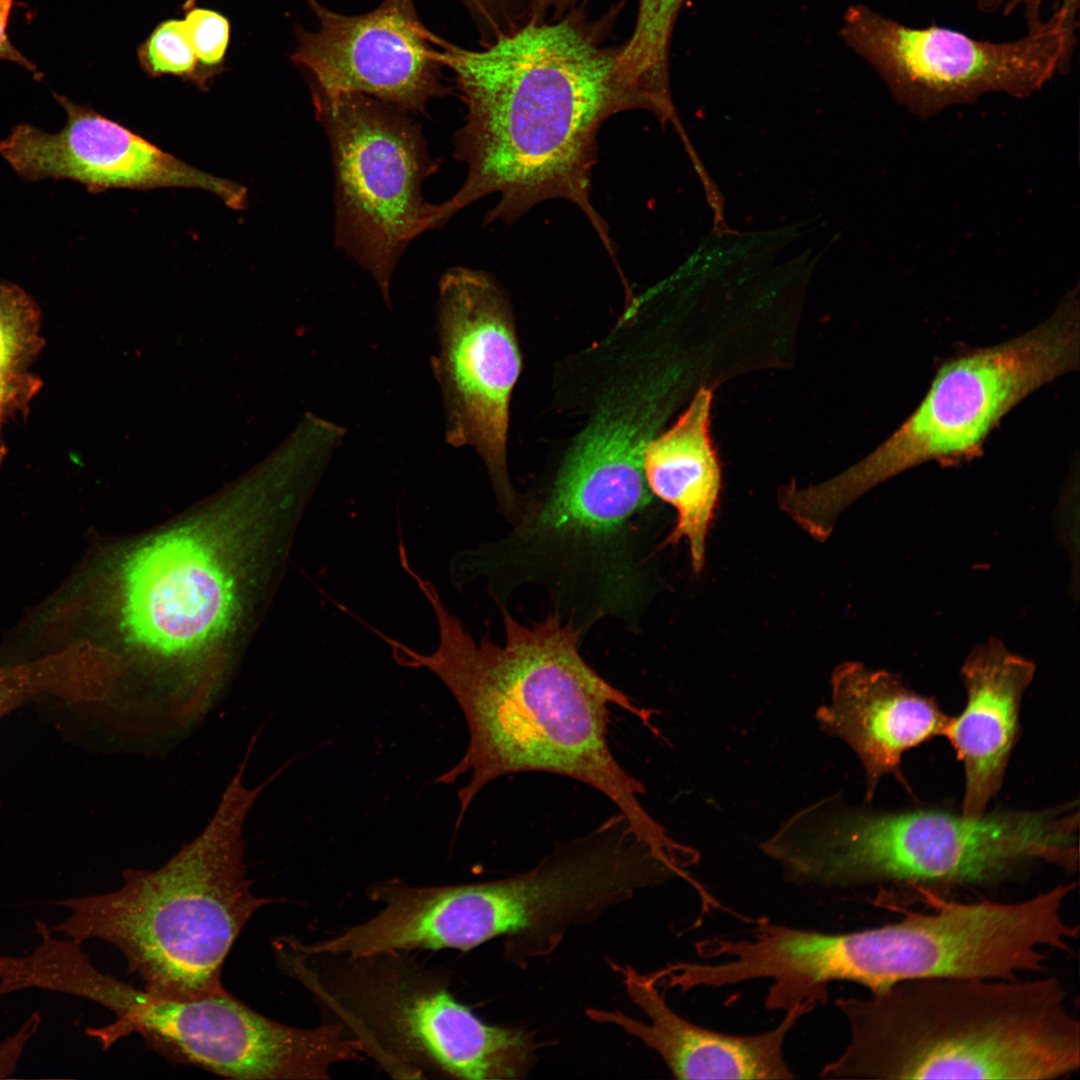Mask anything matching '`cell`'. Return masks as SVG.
<instances>
[{
  "label": "cell",
  "instance_id": "22",
  "mask_svg": "<svg viewBox=\"0 0 1080 1080\" xmlns=\"http://www.w3.org/2000/svg\"><path fill=\"white\" fill-rule=\"evenodd\" d=\"M137 55L141 68L151 77L171 75L207 88L183 19L159 23L138 47Z\"/></svg>",
  "mask_w": 1080,
  "mask_h": 1080
},
{
  "label": "cell",
  "instance_id": "13",
  "mask_svg": "<svg viewBox=\"0 0 1080 1080\" xmlns=\"http://www.w3.org/2000/svg\"><path fill=\"white\" fill-rule=\"evenodd\" d=\"M122 627L163 659L193 655L221 635L235 608L233 580L214 549L192 530L158 535L126 559Z\"/></svg>",
  "mask_w": 1080,
  "mask_h": 1080
},
{
  "label": "cell",
  "instance_id": "2",
  "mask_svg": "<svg viewBox=\"0 0 1080 1080\" xmlns=\"http://www.w3.org/2000/svg\"><path fill=\"white\" fill-rule=\"evenodd\" d=\"M415 582L431 604L439 645L421 654L385 635L396 662L426 668L450 690L469 730L460 761L436 783L452 784L471 773L458 791L456 830L474 798L493 780L510 774L546 772L582 782L603 793L654 853L673 838L639 800L643 784L625 771L609 747V706L616 705L650 727V712L603 679L582 658L581 634L551 612L526 626L502 608L505 644L477 645L443 604L434 585Z\"/></svg>",
  "mask_w": 1080,
  "mask_h": 1080
},
{
  "label": "cell",
  "instance_id": "8",
  "mask_svg": "<svg viewBox=\"0 0 1080 1080\" xmlns=\"http://www.w3.org/2000/svg\"><path fill=\"white\" fill-rule=\"evenodd\" d=\"M310 87L332 156L335 246L371 275L390 307L404 251L451 218L446 201L430 203L422 190L438 165L407 112L364 94Z\"/></svg>",
  "mask_w": 1080,
  "mask_h": 1080
},
{
  "label": "cell",
  "instance_id": "15",
  "mask_svg": "<svg viewBox=\"0 0 1080 1080\" xmlns=\"http://www.w3.org/2000/svg\"><path fill=\"white\" fill-rule=\"evenodd\" d=\"M622 976L630 999L648 1017L638 1021L621 1011L591 1008L589 1018L611 1023L641 1040L665 1062L677 1079H766L795 1078L784 1057L789 1031L815 1004L802 1002L785 1011L773 1029L754 1035L717 1032L686 1020L666 1003L664 994L650 975L630 966L613 964Z\"/></svg>",
  "mask_w": 1080,
  "mask_h": 1080
},
{
  "label": "cell",
  "instance_id": "14",
  "mask_svg": "<svg viewBox=\"0 0 1080 1080\" xmlns=\"http://www.w3.org/2000/svg\"><path fill=\"white\" fill-rule=\"evenodd\" d=\"M66 123L51 133L19 124L0 142V155L28 181L71 180L92 193L112 188L206 190L229 208L243 209L247 189L199 170L91 107L55 94Z\"/></svg>",
  "mask_w": 1080,
  "mask_h": 1080
},
{
  "label": "cell",
  "instance_id": "18",
  "mask_svg": "<svg viewBox=\"0 0 1080 1080\" xmlns=\"http://www.w3.org/2000/svg\"><path fill=\"white\" fill-rule=\"evenodd\" d=\"M712 392L701 387L688 409L652 439L644 473L654 496L674 507L676 523L659 549L686 539L692 569L704 567L708 531L721 488V471L709 435Z\"/></svg>",
  "mask_w": 1080,
  "mask_h": 1080
},
{
  "label": "cell",
  "instance_id": "12",
  "mask_svg": "<svg viewBox=\"0 0 1080 1080\" xmlns=\"http://www.w3.org/2000/svg\"><path fill=\"white\" fill-rule=\"evenodd\" d=\"M306 1L318 29L296 28L290 60L310 75V86L327 94L360 93L422 114L432 99L450 93L433 33L419 20L413 0H383L360 15Z\"/></svg>",
  "mask_w": 1080,
  "mask_h": 1080
},
{
  "label": "cell",
  "instance_id": "10",
  "mask_svg": "<svg viewBox=\"0 0 1080 1080\" xmlns=\"http://www.w3.org/2000/svg\"><path fill=\"white\" fill-rule=\"evenodd\" d=\"M1078 12L1062 6L1016 40L992 42L930 25L910 27L864 5L847 7L840 37L880 76L898 103L919 116L989 93L1024 98L1066 72Z\"/></svg>",
  "mask_w": 1080,
  "mask_h": 1080
},
{
  "label": "cell",
  "instance_id": "9",
  "mask_svg": "<svg viewBox=\"0 0 1080 1080\" xmlns=\"http://www.w3.org/2000/svg\"><path fill=\"white\" fill-rule=\"evenodd\" d=\"M93 1002L116 1019L86 1034L103 1050L132 1034L174 1064L241 1080H323L362 1058L359 1041L332 1022L298 1028L253 1010L226 989L195 1000L155 996L103 973Z\"/></svg>",
  "mask_w": 1080,
  "mask_h": 1080
},
{
  "label": "cell",
  "instance_id": "4",
  "mask_svg": "<svg viewBox=\"0 0 1080 1080\" xmlns=\"http://www.w3.org/2000/svg\"><path fill=\"white\" fill-rule=\"evenodd\" d=\"M1079 808L961 811L876 810L840 795L794 813L761 850L784 878L801 886H911L927 891L990 886L1039 864L1074 872Z\"/></svg>",
  "mask_w": 1080,
  "mask_h": 1080
},
{
  "label": "cell",
  "instance_id": "28",
  "mask_svg": "<svg viewBox=\"0 0 1080 1080\" xmlns=\"http://www.w3.org/2000/svg\"><path fill=\"white\" fill-rule=\"evenodd\" d=\"M577 0H532V15L546 19V15L553 12L554 15L565 14Z\"/></svg>",
  "mask_w": 1080,
  "mask_h": 1080
},
{
  "label": "cell",
  "instance_id": "20",
  "mask_svg": "<svg viewBox=\"0 0 1080 1080\" xmlns=\"http://www.w3.org/2000/svg\"><path fill=\"white\" fill-rule=\"evenodd\" d=\"M686 0H637L630 38L621 44L626 74L665 108L673 106L669 83V50L678 14Z\"/></svg>",
  "mask_w": 1080,
  "mask_h": 1080
},
{
  "label": "cell",
  "instance_id": "11",
  "mask_svg": "<svg viewBox=\"0 0 1080 1080\" xmlns=\"http://www.w3.org/2000/svg\"><path fill=\"white\" fill-rule=\"evenodd\" d=\"M437 331L432 365L444 407L445 439L454 447L476 450L499 510L511 522L520 498L508 476L506 441L521 359L509 303L489 274L453 267L439 281Z\"/></svg>",
  "mask_w": 1080,
  "mask_h": 1080
},
{
  "label": "cell",
  "instance_id": "3",
  "mask_svg": "<svg viewBox=\"0 0 1080 1080\" xmlns=\"http://www.w3.org/2000/svg\"><path fill=\"white\" fill-rule=\"evenodd\" d=\"M850 1040L820 1077L1058 1080L1080 1069V1021L1063 981L927 978L839 997Z\"/></svg>",
  "mask_w": 1080,
  "mask_h": 1080
},
{
  "label": "cell",
  "instance_id": "5",
  "mask_svg": "<svg viewBox=\"0 0 1080 1080\" xmlns=\"http://www.w3.org/2000/svg\"><path fill=\"white\" fill-rule=\"evenodd\" d=\"M248 756L196 838L156 870L126 869L113 892L52 902L71 914L50 931L115 946L155 996L195 1000L224 990L235 941L258 909L279 901L254 895L246 873L243 824L273 778L247 787Z\"/></svg>",
  "mask_w": 1080,
  "mask_h": 1080
},
{
  "label": "cell",
  "instance_id": "17",
  "mask_svg": "<svg viewBox=\"0 0 1080 1080\" xmlns=\"http://www.w3.org/2000/svg\"><path fill=\"white\" fill-rule=\"evenodd\" d=\"M1034 674L1031 660L994 637L974 647L960 669L966 704L952 716L944 737L963 764L960 811L967 816L986 813L999 792L1018 737L1022 698Z\"/></svg>",
  "mask_w": 1080,
  "mask_h": 1080
},
{
  "label": "cell",
  "instance_id": "19",
  "mask_svg": "<svg viewBox=\"0 0 1080 1080\" xmlns=\"http://www.w3.org/2000/svg\"><path fill=\"white\" fill-rule=\"evenodd\" d=\"M100 664V656L81 645L30 662L1 665L0 719L41 696L96 707L101 697Z\"/></svg>",
  "mask_w": 1080,
  "mask_h": 1080
},
{
  "label": "cell",
  "instance_id": "7",
  "mask_svg": "<svg viewBox=\"0 0 1080 1080\" xmlns=\"http://www.w3.org/2000/svg\"><path fill=\"white\" fill-rule=\"evenodd\" d=\"M1078 364L1079 306L1069 296L1025 334L945 362L916 410L871 454L830 480L795 489L798 517L828 535L853 501L901 472L974 458L1015 405Z\"/></svg>",
  "mask_w": 1080,
  "mask_h": 1080
},
{
  "label": "cell",
  "instance_id": "6",
  "mask_svg": "<svg viewBox=\"0 0 1080 1080\" xmlns=\"http://www.w3.org/2000/svg\"><path fill=\"white\" fill-rule=\"evenodd\" d=\"M274 948L324 1020L339 1024L392 1077L518 1079L534 1061L528 1032L483 1022L454 997L445 971L411 952H308L293 937L277 938Z\"/></svg>",
  "mask_w": 1080,
  "mask_h": 1080
},
{
  "label": "cell",
  "instance_id": "25",
  "mask_svg": "<svg viewBox=\"0 0 1080 1080\" xmlns=\"http://www.w3.org/2000/svg\"><path fill=\"white\" fill-rule=\"evenodd\" d=\"M40 386V380L27 371L0 368V466L7 452L3 427L11 416L28 407Z\"/></svg>",
  "mask_w": 1080,
  "mask_h": 1080
},
{
  "label": "cell",
  "instance_id": "27",
  "mask_svg": "<svg viewBox=\"0 0 1080 1080\" xmlns=\"http://www.w3.org/2000/svg\"><path fill=\"white\" fill-rule=\"evenodd\" d=\"M15 0H0V59L21 65L34 76L39 75L36 66L21 54L7 35L9 15Z\"/></svg>",
  "mask_w": 1080,
  "mask_h": 1080
},
{
  "label": "cell",
  "instance_id": "21",
  "mask_svg": "<svg viewBox=\"0 0 1080 1080\" xmlns=\"http://www.w3.org/2000/svg\"><path fill=\"white\" fill-rule=\"evenodd\" d=\"M40 311L15 284L0 281V368L27 371L40 352Z\"/></svg>",
  "mask_w": 1080,
  "mask_h": 1080
},
{
  "label": "cell",
  "instance_id": "23",
  "mask_svg": "<svg viewBox=\"0 0 1080 1080\" xmlns=\"http://www.w3.org/2000/svg\"><path fill=\"white\" fill-rule=\"evenodd\" d=\"M205 86L224 68L230 41L229 20L218 11L192 7L183 19Z\"/></svg>",
  "mask_w": 1080,
  "mask_h": 1080
},
{
  "label": "cell",
  "instance_id": "24",
  "mask_svg": "<svg viewBox=\"0 0 1080 1080\" xmlns=\"http://www.w3.org/2000/svg\"><path fill=\"white\" fill-rule=\"evenodd\" d=\"M473 18L481 45L523 24L532 16V0H460Z\"/></svg>",
  "mask_w": 1080,
  "mask_h": 1080
},
{
  "label": "cell",
  "instance_id": "26",
  "mask_svg": "<svg viewBox=\"0 0 1080 1080\" xmlns=\"http://www.w3.org/2000/svg\"><path fill=\"white\" fill-rule=\"evenodd\" d=\"M41 1015L33 1012L12 1035L0 1042V1079L13 1076L28 1041L37 1033Z\"/></svg>",
  "mask_w": 1080,
  "mask_h": 1080
},
{
  "label": "cell",
  "instance_id": "16",
  "mask_svg": "<svg viewBox=\"0 0 1080 1080\" xmlns=\"http://www.w3.org/2000/svg\"><path fill=\"white\" fill-rule=\"evenodd\" d=\"M951 719L934 697L916 693L899 675L859 662L834 669L829 701L816 711L819 727L845 742L860 760L868 802L884 776L893 775L907 787L901 771L904 753L944 736Z\"/></svg>",
  "mask_w": 1080,
  "mask_h": 1080
},
{
  "label": "cell",
  "instance_id": "1",
  "mask_svg": "<svg viewBox=\"0 0 1080 1080\" xmlns=\"http://www.w3.org/2000/svg\"><path fill=\"white\" fill-rule=\"evenodd\" d=\"M608 24L571 9L551 21L532 16L480 49L433 35L467 108L454 149L467 174L446 201L452 216L497 194L485 223L511 224L561 198L581 209L612 253L590 197L597 134L619 112L646 110L661 121L662 113L624 71L621 45L606 43Z\"/></svg>",
  "mask_w": 1080,
  "mask_h": 1080
}]
</instances>
